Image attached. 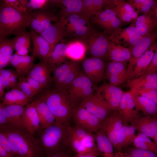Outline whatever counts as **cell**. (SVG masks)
Listing matches in <instances>:
<instances>
[{"label":"cell","instance_id":"1","mask_svg":"<svg viewBox=\"0 0 157 157\" xmlns=\"http://www.w3.org/2000/svg\"><path fill=\"white\" fill-rule=\"evenodd\" d=\"M40 97L53 114L55 123L68 128L73 111L77 105L65 90L47 89L42 91Z\"/></svg>","mask_w":157,"mask_h":157},{"label":"cell","instance_id":"2","mask_svg":"<svg viewBox=\"0 0 157 157\" xmlns=\"http://www.w3.org/2000/svg\"><path fill=\"white\" fill-rule=\"evenodd\" d=\"M0 131L8 140L13 156L42 157L45 155L33 135L27 131L9 124L0 126Z\"/></svg>","mask_w":157,"mask_h":157},{"label":"cell","instance_id":"3","mask_svg":"<svg viewBox=\"0 0 157 157\" xmlns=\"http://www.w3.org/2000/svg\"><path fill=\"white\" fill-rule=\"evenodd\" d=\"M33 19L31 13L22 12L8 6L3 1L0 3V42L8 36L26 33Z\"/></svg>","mask_w":157,"mask_h":157},{"label":"cell","instance_id":"4","mask_svg":"<svg viewBox=\"0 0 157 157\" xmlns=\"http://www.w3.org/2000/svg\"><path fill=\"white\" fill-rule=\"evenodd\" d=\"M70 128L55 123L40 128L33 135L45 155L51 154L64 150Z\"/></svg>","mask_w":157,"mask_h":157},{"label":"cell","instance_id":"5","mask_svg":"<svg viewBox=\"0 0 157 157\" xmlns=\"http://www.w3.org/2000/svg\"><path fill=\"white\" fill-rule=\"evenodd\" d=\"M79 61L71 60L66 62L52 71L55 89L67 90L81 71Z\"/></svg>","mask_w":157,"mask_h":157},{"label":"cell","instance_id":"6","mask_svg":"<svg viewBox=\"0 0 157 157\" xmlns=\"http://www.w3.org/2000/svg\"><path fill=\"white\" fill-rule=\"evenodd\" d=\"M81 40L86 47V53L92 57L103 59L108 58L109 38L104 32L98 31L91 27L87 35Z\"/></svg>","mask_w":157,"mask_h":157},{"label":"cell","instance_id":"7","mask_svg":"<svg viewBox=\"0 0 157 157\" xmlns=\"http://www.w3.org/2000/svg\"><path fill=\"white\" fill-rule=\"evenodd\" d=\"M97 88L81 70L78 76L67 88V90L77 105L97 90Z\"/></svg>","mask_w":157,"mask_h":157},{"label":"cell","instance_id":"8","mask_svg":"<svg viewBox=\"0 0 157 157\" xmlns=\"http://www.w3.org/2000/svg\"><path fill=\"white\" fill-rule=\"evenodd\" d=\"M114 6L107 7L99 12L92 18V22L104 30L108 37L121 28L122 24L116 16Z\"/></svg>","mask_w":157,"mask_h":157},{"label":"cell","instance_id":"9","mask_svg":"<svg viewBox=\"0 0 157 157\" xmlns=\"http://www.w3.org/2000/svg\"><path fill=\"white\" fill-rule=\"evenodd\" d=\"M102 122L110 116L113 110L97 92L92 94L79 105Z\"/></svg>","mask_w":157,"mask_h":157},{"label":"cell","instance_id":"10","mask_svg":"<svg viewBox=\"0 0 157 157\" xmlns=\"http://www.w3.org/2000/svg\"><path fill=\"white\" fill-rule=\"evenodd\" d=\"M72 118L75 126L92 133H96L99 130L102 123L79 105L75 108Z\"/></svg>","mask_w":157,"mask_h":157},{"label":"cell","instance_id":"11","mask_svg":"<svg viewBox=\"0 0 157 157\" xmlns=\"http://www.w3.org/2000/svg\"><path fill=\"white\" fill-rule=\"evenodd\" d=\"M106 65L103 59L94 57L87 58L82 63L84 73L95 85L105 78Z\"/></svg>","mask_w":157,"mask_h":157},{"label":"cell","instance_id":"12","mask_svg":"<svg viewBox=\"0 0 157 157\" xmlns=\"http://www.w3.org/2000/svg\"><path fill=\"white\" fill-rule=\"evenodd\" d=\"M123 125L118 111H114L108 118L102 122L99 129L107 137L117 151H120L117 141V136Z\"/></svg>","mask_w":157,"mask_h":157},{"label":"cell","instance_id":"13","mask_svg":"<svg viewBox=\"0 0 157 157\" xmlns=\"http://www.w3.org/2000/svg\"><path fill=\"white\" fill-rule=\"evenodd\" d=\"M157 35L156 30L150 34L142 36L134 46L130 48L131 57L127 67L128 78L138 59L155 42Z\"/></svg>","mask_w":157,"mask_h":157},{"label":"cell","instance_id":"14","mask_svg":"<svg viewBox=\"0 0 157 157\" xmlns=\"http://www.w3.org/2000/svg\"><path fill=\"white\" fill-rule=\"evenodd\" d=\"M133 22L136 30L142 36L150 34L156 30L157 5L148 12L138 16Z\"/></svg>","mask_w":157,"mask_h":157},{"label":"cell","instance_id":"15","mask_svg":"<svg viewBox=\"0 0 157 157\" xmlns=\"http://www.w3.org/2000/svg\"><path fill=\"white\" fill-rule=\"evenodd\" d=\"M142 37L136 30L133 22L128 27L124 29L120 28L109 36V38L125 47L127 46L128 48H131L137 43Z\"/></svg>","mask_w":157,"mask_h":157},{"label":"cell","instance_id":"16","mask_svg":"<svg viewBox=\"0 0 157 157\" xmlns=\"http://www.w3.org/2000/svg\"><path fill=\"white\" fill-rule=\"evenodd\" d=\"M127 62L111 61L107 64L105 73V78L110 84L117 86L127 79Z\"/></svg>","mask_w":157,"mask_h":157},{"label":"cell","instance_id":"17","mask_svg":"<svg viewBox=\"0 0 157 157\" xmlns=\"http://www.w3.org/2000/svg\"><path fill=\"white\" fill-rule=\"evenodd\" d=\"M96 90L113 110H118L124 92L121 89L109 83L104 82Z\"/></svg>","mask_w":157,"mask_h":157},{"label":"cell","instance_id":"18","mask_svg":"<svg viewBox=\"0 0 157 157\" xmlns=\"http://www.w3.org/2000/svg\"><path fill=\"white\" fill-rule=\"evenodd\" d=\"M117 111L124 125H126L139 115L135 109L130 91L124 92Z\"/></svg>","mask_w":157,"mask_h":157},{"label":"cell","instance_id":"19","mask_svg":"<svg viewBox=\"0 0 157 157\" xmlns=\"http://www.w3.org/2000/svg\"><path fill=\"white\" fill-rule=\"evenodd\" d=\"M96 142L95 134L91 132L84 139L77 138L68 135L65 145L76 154H78L89 151L93 149L97 146Z\"/></svg>","mask_w":157,"mask_h":157},{"label":"cell","instance_id":"20","mask_svg":"<svg viewBox=\"0 0 157 157\" xmlns=\"http://www.w3.org/2000/svg\"><path fill=\"white\" fill-rule=\"evenodd\" d=\"M33 46V55L41 60L47 62L54 49V46L51 44L40 35L33 30L31 31Z\"/></svg>","mask_w":157,"mask_h":157},{"label":"cell","instance_id":"21","mask_svg":"<svg viewBox=\"0 0 157 157\" xmlns=\"http://www.w3.org/2000/svg\"><path fill=\"white\" fill-rule=\"evenodd\" d=\"M139 133L145 135L152 138L157 132V119L155 115H139L130 123Z\"/></svg>","mask_w":157,"mask_h":157},{"label":"cell","instance_id":"22","mask_svg":"<svg viewBox=\"0 0 157 157\" xmlns=\"http://www.w3.org/2000/svg\"><path fill=\"white\" fill-rule=\"evenodd\" d=\"M156 51L157 43L154 42L138 59L128 79L137 78L143 75Z\"/></svg>","mask_w":157,"mask_h":157},{"label":"cell","instance_id":"23","mask_svg":"<svg viewBox=\"0 0 157 157\" xmlns=\"http://www.w3.org/2000/svg\"><path fill=\"white\" fill-rule=\"evenodd\" d=\"M66 25L65 18H60L58 21L52 24L40 35L51 44L55 46L63 39L67 30Z\"/></svg>","mask_w":157,"mask_h":157},{"label":"cell","instance_id":"24","mask_svg":"<svg viewBox=\"0 0 157 157\" xmlns=\"http://www.w3.org/2000/svg\"><path fill=\"white\" fill-rule=\"evenodd\" d=\"M51 72L47 62L41 60L37 64L34 65L27 76L37 81L45 88L52 81Z\"/></svg>","mask_w":157,"mask_h":157},{"label":"cell","instance_id":"25","mask_svg":"<svg viewBox=\"0 0 157 157\" xmlns=\"http://www.w3.org/2000/svg\"><path fill=\"white\" fill-rule=\"evenodd\" d=\"M22 119L25 130L31 134L33 135L40 129L39 119L33 102L26 105Z\"/></svg>","mask_w":157,"mask_h":157},{"label":"cell","instance_id":"26","mask_svg":"<svg viewBox=\"0 0 157 157\" xmlns=\"http://www.w3.org/2000/svg\"><path fill=\"white\" fill-rule=\"evenodd\" d=\"M118 0H82L83 9L80 14L89 20L100 11L114 6Z\"/></svg>","mask_w":157,"mask_h":157},{"label":"cell","instance_id":"27","mask_svg":"<svg viewBox=\"0 0 157 157\" xmlns=\"http://www.w3.org/2000/svg\"><path fill=\"white\" fill-rule=\"evenodd\" d=\"M107 55L111 61L127 62L131 57L130 49L109 39Z\"/></svg>","mask_w":157,"mask_h":157},{"label":"cell","instance_id":"28","mask_svg":"<svg viewBox=\"0 0 157 157\" xmlns=\"http://www.w3.org/2000/svg\"><path fill=\"white\" fill-rule=\"evenodd\" d=\"M25 109V107L24 106H3V112L7 119L8 124L19 129L27 131L24 127L22 119V116Z\"/></svg>","mask_w":157,"mask_h":157},{"label":"cell","instance_id":"29","mask_svg":"<svg viewBox=\"0 0 157 157\" xmlns=\"http://www.w3.org/2000/svg\"><path fill=\"white\" fill-rule=\"evenodd\" d=\"M114 9L116 16L122 24L135 21L138 17L139 13L128 2L118 0Z\"/></svg>","mask_w":157,"mask_h":157},{"label":"cell","instance_id":"30","mask_svg":"<svg viewBox=\"0 0 157 157\" xmlns=\"http://www.w3.org/2000/svg\"><path fill=\"white\" fill-rule=\"evenodd\" d=\"M51 3L60 5V18H67L71 15L80 14L83 9L82 0H50Z\"/></svg>","mask_w":157,"mask_h":157},{"label":"cell","instance_id":"31","mask_svg":"<svg viewBox=\"0 0 157 157\" xmlns=\"http://www.w3.org/2000/svg\"><path fill=\"white\" fill-rule=\"evenodd\" d=\"M34 57L33 56H22L15 54L13 55L10 63L16 69L20 76L27 74L34 65Z\"/></svg>","mask_w":157,"mask_h":157},{"label":"cell","instance_id":"32","mask_svg":"<svg viewBox=\"0 0 157 157\" xmlns=\"http://www.w3.org/2000/svg\"><path fill=\"white\" fill-rule=\"evenodd\" d=\"M38 116L40 127L54 123L55 117L44 101L40 97L33 101Z\"/></svg>","mask_w":157,"mask_h":157},{"label":"cell","instance_id":"33","mask_svg":"<svg viewBox=\"0 0 157 157\" xmlns=\"http://www.w3.org/2000/svg\"><path fill=\"white\" fill-rule=\"evenodd\" d=\"M125 86L130 90L139 88H147L157 90V74H145L136 78L128 80Z\"/></svg>","mask_w":157,"mask_h":157},{"label":"cell","instance_id":"34","mask_svg":"<svg viewBox=\"0 0 157 157\" xmlns=\"http://www.w3.org/2000/svg\"><path fill=\"white\" fill-rule=\"evenodd\" d=\"M68 45L59 43L56 45L47 63L52 71L61 65L65 61L67 57Z\"/></svg>","mask_w":157,"mask_h":157},{"label":"cell","instance_id":"35","mask_svg":"<svg viewBox=\"0 0 157 157\" xmlns=\"http://www.w3.org/2000/svg\"><path fill=\"white\" fill-rule=\"evenodd\" d=\"M2 104L4 106L9 105H20L24 106L30 100L21 91L16 88H13L5 94L1 99Z\"/></svg>","mask_w":157,"mask_h":157},{"label":"cell","instance_id":"36","mask_svg":"<svg viewBox=\"0 0 157 157\" xmlns=\"http://www.w3.org/2000/svg\"><path fill=\"white\" fill-rule=\"evenodd\" d=\"M131 93L137 111H141L145 115H156L157 112L156 104L144 97Z\"/></svg>","mask_w":157,"mask_h":157},{"label":"cell","instance_id":"37","mask_svg":"<svg viewBox=\"0 0 157 157\" xmlns=\"http://www.w3.org/2000/svg\"><path fill=\"white\" fill-rule=\"evenodd\" d=\"M136 130L131 126L123 125L119 131L117 141L120 151L132 144L136 135Z\"/></svg>","mask_w":157,"mask_h":157},{"label":"cell","instance_id":"38","mask_svg":"<svg viewBox=\"0 0 157 157\" xmlns=\"http://www.w3.org/2000/svg\"><path fill=\"white\" fill-rule=\"evenodd\" d=\"M95 135L97 147L100 154L104 157H115L113 144L106 135L99 130Z\"/></svg>","mask_w":157,"mask_h":157},{"label":"cell","instance_id":"39","mask_svg":"<svg viewBox=\"0 0 157 157\" xmlns=\"http://www.w3.org/2000/svg\"><path fill=\"white\" fill-rule=\"evenodd\" d=\"M14 50L13 38H6L0 42V70L10 63Z\"/></svg>","mask_w":157,"mask_h":157},{"label":"cell","instance_id":"40","mask_svg":"<svg viewBox=\"0 0 157 157\" xmlns=\"http://www.w3.org/2000/svg\"><path fill=\"white\" fill-rule=\"evenodd\" d=\"M67 45V57L72 60L77 61L83 59L87 53V48L82 41H73Z\"/></svg>","mask_w":157,"mask_h":157},{"label":"cell","instance_id":"41","mask_svg":"<svg viewBox=\"0 0 157 157\" xmlns=\"http://www.w3.org/2000/svg\"><path fill=\"white\" fill-rule=\"evenodd\" d=\"M128 2L139 13L148 12L157 5V1L154 0H131Z\"/></svg>","mask_w":157,"mask_h":157},{"label":"cell","instance_id":"42","mask_svg":"<svg viewBox=\"0 0 157 157\" xmlns=\"http://www.w3.org/2000/svg\"><path fill=\"white\" fill-rule=\"evenodd\" d=\"M58 17L49 11L44 10L43 15L40 24L34 31L38 34H40L43 31L52 25V22H57Z\"/></svg>","mask_w":157,"mask_h":157},{"label":"cell","instance_id":"43","mask_svg":"<svg viewBox=\"0 0 157 157\" xmlns=\"http://www.w3.org/2000/svg\"><path fill=\"white\" fill-rule=\"evenodd\" d=\"M13 38L14 49L16 51H18L24 46H30L31 40L30 31L16 35Z\"/></svg>","mask_w":157,"mask_h":157},{"label":"cell","instance_id":"44","mask_svg":"<svg viewBox=\"0 0 157 157\" xmlns=\"http://www.w3.org/2000/svg\"><path fill=\"white\" fill-rule=\"evenodd\" d=\"M130 91L132 93L144 97L157 104V90L147 88H139Z\"/></svg>","mask_w":157,"mask_h":157},{"label":"cell","instance_id":"45","mask_svg":"<svg viewBox=\"0 0 157 157\" xmlns=\"http://www.w3.org/2000/svg\"><path fill=\"white\" fill-rule=\"evenodd\" d=\"M22 91L30 100L36 94L29 84L26 81L24 76H20L16 88Z\"/></svg>","mask_w":157,"mask_h":157},{"label":"cell","instance_id":"46","mask_svg":"<svg viewBox=\"0 0 157 157\" xmlns=\"http://www.w3.org/2000/svg\"><path fill=\"white\" fill-rule=\"evenodd\" d=\"M135 148L149 151L157 153V144L152 142H145L138 138L136 136L133 142Z\"/></svg>","mask_w":157,"mask_h":157},{"label":"cell","instance_id":"47","mask_svg":"<svg viewBox=\"0 0 157 157\" xmlns=\"http://www.w3.org/2000/svg\"><path fill=\"white\" fill-rule=\"evenodd\" d=\"M3 2L6 5L19 11L29 13L27 5L28 1L26 0H4Z\"/></svg>","mask_w":157,"mask_h":157},{"label":"cell","instance_id":"48","mask_svg":"<svg viewBox=\"0 0 157 157\" xmlns=\"http://www.w3.org/2000/svg\"><path fill=\"white\" fill-rule=\"evenodd\" d=\"M125 153L131 157H157L154 152L135 148L127 149Z\"/></svg>","mask_w":157,"mask_h":157},{"label":"cell","instance_id":"49","mask_svg":"<svg viewBox=\"0 0 157 157\" xmlns=\"http://www.w3.org/2000/svg\"><path fill=\"white\" fill-rule=\"evenodd\" d=\"M50 3V0H30L28 1L27 5L28 12L31 13L33 10L44 9V8Z\"/></svg>","mask_w":157,"mask_h":157},{"label":"cell","instance_id":"50","mask_svg":"<svg viewBox=\"0 0 157 157\" xmlns=\"http://www.w3.org/2000/svg\"><path fill=\"white\" fill-rule=\"evenodd\" d=\"M16 71L2 69L0 70V79L4 88H11L10 81V76Z\"/></svg>","mask_w":157,"mask_h":157},{"label":"cell","instance_id":"51","mask_svg":"<svg viewBox=\"0 0 157 157\" xmlns=\"http://www.w3.org/2000/svg\"><path fill=\"white\" fill-rule=\"evenodd\" d=\"M0 144L7 152L10 157L13 154L10 144L4 134L0 131Z\"/></svg>","mask_w":157,"mask_h":157},{"label":"cell","instance_id":"52","mask_svg":"<svg viewBox=\"0 0 157 157\" xmlns=\"http://www.w3.org/2000/svg\"><path fill=\"white\" fill-rule=\"evenodd\" d=\"M157 51H156L154 53L151 61L146 69L144 75L157 73Z\"/></svg>","mask_w":157,"mask_h":157},{"label":"cell","instance_id":"53","mask_svg":"<svg viewBox=\"0 0 157 157\" xmlns=\"http://www.w3.org/2000/svg\"><path fill=\"white\" fill-rule=\"evenodd\" d=\"M26 78V81L36 94L41 92L43 89L45 88L38 82L31 78L27 76Z\"/></svg>","mask_w":157,"mask_h":157},{"label":"cell","instance_id":"54","mask_svg":"<svg viewBox=\"0 0 157 157\" xmlns=\"http://www.w3.org/2000/svg\"><path fill=\"white\" fill-rule=\"evenodd\" d=\"M100 153L97 146L92 150L78 154H76L72 157H97Z\"/></svg>","mask_w":157,"mask_h":157},{"label":"cell","instance_id":"55","mask_svg":"<svg viewBox=\"0 0 157 157\" xmlns=\"http://www.w3.org/2000/svg\"><path fill=\"white\" fill-rule=\"evenodd\" d=\"M42 157H71L69 153L64 150L57 153L49 155H45Z\"/></svg>","mask_w":157,"mask_h":157},{"label":"cell","instance_id":"56","mask_svg":"<svg viewBox=\"0 0 157 157\" xmlns=\"http://www.w3.org/2000/svg\"><path fill=\"white\" fill-rule=\"evenodd\" d=\"M3 105L0 103V126L8 124L3 111Z\"/></svg>","mask_w":157,"mask_h":157},{"label":"cell","instance_id":"57","mask_svg":"<svg viewBox=\"0 0 157 157\" xmlns=\"http://www.w3.org/2000/svg\"><path fill=\"white\" fill-rule=\"evenodd\" d=\"M30 47L28 46H24L17 51H16L15 54L20 56H26L28 55V49Z\"/></svg>","mask_w":157,"mask_h":157},{"label":"cell","instance_id":"58","mask_svg":"<svg viewBox=\"0 0 157 157\" xmlns=\"http://www.w3.org/2000/svg\"><path fill=\"white\" fill-rule=\"evenodd\" d=\"M136 136L139 139L143 141L149 142H152L151 140L147 136L145 135L142 133H138Z\"/></svg>","mask_w":157,"mask_h":157},{"label":"cell","instance_id":"59","mask_svg":"<svg viewBox=\"0 0 157 157\" xmlns=\"http://www.w3.org/2000/svg\"><path fill=\"white\" fill-rule=\"evenodd\" d=\"M0 155L1 157H10L7 152L0 144Z\"/></svg>","mask_w":157,"mask_h":157},{"label":"cell","instance_id":"60","mask_svg":"<svg viewBox=\"0 0 157 157\" xmlns=\"http://www.w3.org/2000/svg\"><path fill=\"white\" fill-rule=\"evenodd\" d=\"M115 157H131L121 151H117L115 152Z\"/></svg>","mask_w":157,"mask_h":157},{"label":"cell","instance_id":"61","mask_svg":"<svg viewBox=\"0 0 157 157\" xmlns=\"http://www.w3.org/2000/svg\"><path fill=\"white\" fill-rule=\"evenodd\" d=\"M4 88L0 79V99L3 98L4 93Z\"/></svg>","mask_w":157,"mask_h":157},{"label":"cell","instance_id":"62","mask_svg":"<svg viewBox=\"0 0 157 157\" xmlns=\"http://www.w3.org/2000/svg\"><path fill=\"white\" fill-rule=\"evenodd\" d=\"M152 138L154 140V142L157 144V132L156 133Z\"/></svg>","mask_w":157,"mask_h":157},{"label":"cell","instance_id":"63","mask_svg":"<svg viewBox=\"0 0 157 157\" xmlns=\"http://www.w3.org/2000/svg\"><path fill=\"white\" fill-rule=\"evenodd\" d=\"M12 157H20L18 156H12Z\"/></svg>","mask_w":157,"mask_h":157}]
</instances>
